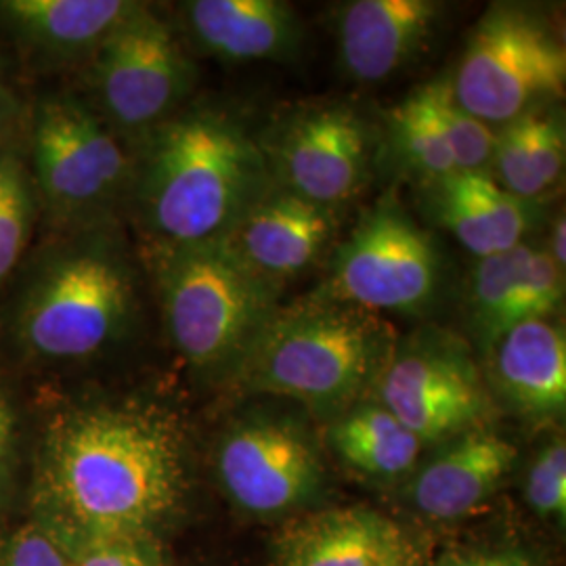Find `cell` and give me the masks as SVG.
<instances>
[{"label":"cell","mask_w":566,"mask_h":566,"mask_svg":"<svg viewBox=\"0 0 566 566\" xmlns=\"http://www.w3.org/2000/svg\"><path fill=\"white\" fill-rule=\"evenodd\" d=\"M565 227V214H560V217L554 221V224H552L549 248H547V254L552 256V261L556 263V266H558V269H563V271H565L566 264Z\"/></svg>","instance_id":"32"},{"label":"cell","mask_w":566,"mask_h":566,"mask_svg":"<svg viewBox=\"0 0 566 566\" xmlns=\"http://www.w3.org/2000/svg\"><path fill=\"white\" fill-rule=\"evenodd\" d=\"M21 124V105L0 63V151L9 149Z\"/></svg>","instance_id":"30"},{"label":"cell","mask_w":566,"mask_h":566,"mask_svg":"<svg viewBox=\"0 0 566 566\" xmlns=\"http://www.w3.org/2000/svg\"><path fill=\"white\" fill-rule=\"evenodd\" d=\"M516 447L497 432L474 428L462 432L409 474L405 497L430 521H458L474 514L504 485L516 464Z\"/></svg>","instance_id":"13"},{"label":"cell","mask_w":566,"mask_h":566,"mask_svg":"<svg viewBox=\"0 0 566 566\" xmlns=\"http://www.w3.org/2000/svg\"><path fill=\"white\" fill-rule=\"evenodd\" d=\"M189 485L187 437L164 405L84 399L51 411L32 460L34 523L70 547L156 537Z\"/></svg>","instance_id":"1"},{"label":"cell","mask_w":566,"mask_h":566,"mask_svg":"<svg viewBox=\"0 0 566 566\" xmlns=\"http://www.w3.org/2000/svg\"><path fill=\"white\" fill-rule=\"evenodd\" d=\"M175 350L206 378H235L275 315L280 283L271 282L221 242L149 254Z\"/></svg>","instance_id":"5"},{"label":"cell","mask_w":566,"mask_h":566,"mask_svg":"<svg viewBox=\"0 0 566 566\" xmlns=\"http://www.w3.org/2000/svg\"><path fill=\"white\" fill-rule=\"evenodd\" d=\"M273 187L261 142L242 122L187 105L133 149L126 208L158 254L227 240Z\"/></svg>","instance_id":"3"},{"label":"cell","mask_w":566,"mask_h":566,"mask_svg":"<svg viewBox=\"0 0 566 566\" xmlns=\"http://www.w3.org/2000/svg\"><path fill=\"white\" fill-rule=\"evenodd\" d=\"M566 135L563 118L547 109H531L495 128L489 170L512 196L539 202L563 179Z\"/></svg>","instance_id":"21"},{"label":"cell","mask_w":566,"mask_h":566,"mask_svg":"<svg viewBox=\"0 0 566 566\" xmlns=\"http://www.w3.org/2000/svg\"><path fill=\"white\" fill-rule=\"evenodd\" d=\"M443 4L432 0H353L336 13L338 60L353 81H388L424 53Z\"/></svg>","instance_id":"14"},{"label":"cell","mask_w":566,"mask_h":566,"mask_svg":"<svg viewBox=\"0 0 566 566\" xmlns=\"http://www.w3.org/2000/svg\"><path fill=\"white\" fill-rule=\"evenodd\" d=\"M41 217L34 185L23 154L9 147L0 151V287L13 277L30 252L34 227Z\"/></svg>","instance_id":"24"},{"label":"cell","mask_w":566,"mask_h":566,"mask_svg":"<svg viewBox=\"0 0 566 566\" xmlns=\"http://www.w3.org/2000/svg\"><path fill=\"white\" fill-rule=\"evenodd\" d=\"M528 507L546 521H565L566 446L565 439L549 441L528 465L525 481Z\"/></svg>","instance_id":"26"},{"label":"cell","mask_w":566,"mask_h":566,"mask_svg":"<svg viewBox=\"0 0 566 566\" xmlns=\"http://www.w3.org/2000/svg\"><path fill=\"white\" fill-rule=\"evenodd\" d=\"M327 443L344 464L378 481L409 476L420 464L426 447L374 399H364L332 420Z\"/></svg>","instance_id":"22"},{"label":"cell","mask_w":566,"mask_h":566,"mask_svg":"<svg viewBox=\"0 0 566 566\" xmlns=\"http://www.w3.org/2000/svg\"><path fill=\"white\" fill-rule=\"evenodd\" d=\"M259 142L277 187L332 210L359 196L376 158L369 124L344 105L298 109Z\"/></svg>","instance_id":"12"},{"label":"cell","mask_w":566,"mask_h":566,"mask_svg":"<svg viewBox=\"0 0 566 566\" xmlns=\"http://www.w3.org/2000/svg\"><path fill=\"white\" fill-rule=\"evenodd\" d=\"M0 566H70L60 542L34 521L0 537Z\"/></svg>","instance_id":"28"},{"label":"cell","mask_w":566,"mask_h":566,"mask_svg":"<svg viewBox=\"0 0 566 566\" xmlns=\"http://www.w3.org/2000/svg\"><path fill=\"white\" fill-rule=\"evenodd\" d=\"M51 233L116 223L133 179V151L74 91H53L28 116L23 156Z\"/></svg>","instance_id":"6"},{"label":"cell","mask_w":566,"mask_h":566,"mask_svg":"<svg viewBox=\"0 0 566 566\" xmlns=\"http://www.w3.org/2000/svg\"><path fill=\"white\" fill-rule=\"evenodd\" d=\"M191 39L219 60H292L303 44V23L280 0H191L181 4Z\"/></svg>","instance_id":"19"},{"label":"cell","mask_w":566,"mask_h":566,"mask_svg":"<svg viewBox=\"0 0 566 566\" xmlns=\"http://www.w3.org/2000/svg\"><path fill=\"white\" fill-rule=\"evenodd\" d=\"M403 537L376 510H324L283 531L275 544V566H374Z\"/></svg>","instance_id":"20"},{"label":"cell","mask_w":566,"mask_h":566,"mask_svg":"<svg viewBox=\"0 0 566 566\" xmlns=\"http://www.w3.org/2000/svg\"><path fill=\"white\" fill-rule=\"evenodd\" d=\"M437 566H531L523 556L512 552H489V554H465L451 556Z\"/></svg>","instance_id":"31"},{"label":"cell","mask_w":566,"mask_h":566,"mask_svg":"<svg viewBox=\"0 0 566 566\" xmlns=\"http://www.w3.org/2000/svg\"><path fill=\"white\" fill-rule=\"evenodd\" d=\"M135 7L133 0H2L0 28L34 67H84Z\"/></svg>","instance_id":"15"},{"label":"cell","mask_w":566,"mask_h":566,"mask_svg":"<svg viewBox=\"0 0 566 566\" xmlns=\"http://www.w3.org/2000/svg\"><path fill=\"white\" fill-rule=\"evenodd\" d=\"M336 231L332 208L273 187L224 242L271 282L282 283L315 263Z\"/></svg>","instance_id":"17"},{"label":"cell","mask_w":566,"mask_h":566,"mask_svg":"<svg viewBox=\"0 0 566 566\" xmlns=\"http://www.w3.org/2000/svg\"><path fill=\"white\" fill-rule=\"evenodd\" d=\"M63 549L70 566H168L156 537H95Z\"/></svg>","instance_id":"27"},{"label":"cell","mask_w":566,"mask_h":566,"mask_svg":"<svg viewBox=\"0 0 566 566\" xmlns=\"http://www.w3.org/2000/svg\"><path fill=\"white\" fill-rule=\"evenodd\" d=\"M371 395L426 446L483 428L491 411V392L470 346L439 327L397 340Z\"/></svg>","instance_id":"10"},{"label":"cell","mask_w":566,"mask_h":566,"mask_svg":"<svg viewBox=\"0 0 566 566\" xmlns=\"http://www.w3.org/2000/svg\"><path fill=\"white\" fill-rule=\"evenodd\" d=\"M486 388L531 422L556 420L566 407V336L554 317L507 329L485 353Z\"/></svg>","instance_id":"16"},{"label":"cell","mask_w":566,"mask_h":566,"mask_svg":"<svg viewBox=\"0 0 566 566\" xmlns=\"http://www.w3.org/2000/svg\"><path fill=\"white\" fill-rule=\"evenodd\" d=\"M214 468L231 504L245 514L273 518L311 506L325 483L324 460L303 420L259 411L224 430Z\"/></svg>","instance_id":"11"},{"label":"cell","mask_w":566,"mask_h":566,"mask_svg":"<svg viewBox=\"0 0 566 566\" xmlns=\"http://www.w3.org/2000/svg\"><path fill=\"white\" fill-rule=\"evenodd\" d=\"M443 280V259L432 235L395 196H386L350 231L313 296L378 313H424Z\"/></svg>","instance_id":"9"},{"label":"cell","mask_w":566,"mask_h":566,"mask_svg":"<svg viewBox=\"0 0 566 566\" xmlns=\"http://www.w3.org/2000/svg\"><path fill=\"white\" fill-rule=\"evenodd\" d=\"M428 93L453 151L458 170H489L495 128L462 109L453 99L449 82H430Z\"/></svg>","instance_id":"25"},{"label":"cell","mask_w":566,"mask_h":566,"mask_svg":"<svg viewBox=\"0 0 566 566\" xmlns=\"http://www.w3.org/2000/svg\"><path fill=\"white\" fill-rule=\"evenodd\" d=\"M388 130L401 160L424 177L426 182L458 172L453 151L432 107L428 84L390 109Z\"/></svg>","instance_id":"23"},{"label":"cell","mask_w":566,"mask_h":566,"mask_svg":"<svg viewBox=\"0 0 566 566\" xmlns=\"http://www.w3.org/2000/svg\"><path fill=\"white\" fill-rule=\"evenodd\" d=\"M566 46L556 25L533 7L493 2L474 23L453 81V99L500 128L563 97Z\"/></svg>","instance_id":"7"},{"label":"cell","mask_w":566,"mask_h":566,"mask_svg":"<svg viewBox=\"0 0 566 566\" xmlns=\"http://www.w3.org/2000/svg\"><path fill=\"white\" fill-rule=\"evenodd\" d=\"M84 67L82 97L130 151L187 107L198 84V67L175 30L145 2H137Z\"/></svg>","instance_id":"8"},{"label":"cell","mask_w":566,"mask_h":566,"mask_svg":"<svg viewBox=\"0 0 566 566\" xmlns=\"http://www.w3.org/2000/svg\"><path fill=\"white\" fill-rule=\"evenodd\" d=\"M428 203L439 224L476 259L525 243L539 210V202L512 196L489 170H458L428 181Z\"/></svg>","instance_id":"18"},{"label":"cell","mask_w":566,"mask_h":566,"mask_svg":"<svg viewBox=\"0 0 566 566\" xmlns=\"http://www.w3.org/2000/svg\"><path fill=\"white\" fill-rule=\"evenodd\" d=\"M7 283L0 332L30 365L95 361L128 338L142 311L139 271L118 221L51 233Z\"/></svg>","instance_id":"2"},{"label":"cell","mask_w":566,"mask_h":566,"mask_svg":"<svg viewBox=\"0 0 566 566\" xmlns=\"http://www.w3.org/2000/svg\"><path fill=\"white\" fill-rule=\"evenodd\" d=\"M374 566H416L413 563V549L407 544V539H401L397 546L392 547L380 563Z\"/></svg>","instance_id":"33"},{"label":"cell","mask_w":566,"mask_h":566,"mask_svg":"<svg viewBox=\"0 0 566 566\" xmlns=\"http://www.w3.org/2000/svg\"><path fill=\"white\" fill-rule=\"evenodd\" d=\"M20 451V413L11 395L0 386V502L7 497Z\"/></svg>","instance_id":"29"},{"label":"cell","mask_w":566,"mask_h":566,"mask_svg":"<svg viewBox=\"0 0 566 566\" xmlns=\"http://www.w3.org/2000/svg\"><path fill=\"white\" fill-rule=\"evenodd\" d=\"M397 340L378 313L311 294L275 311L233 380L332 422L371 392Z\"/></svg>","instance_id":"4"}]
</instances>
